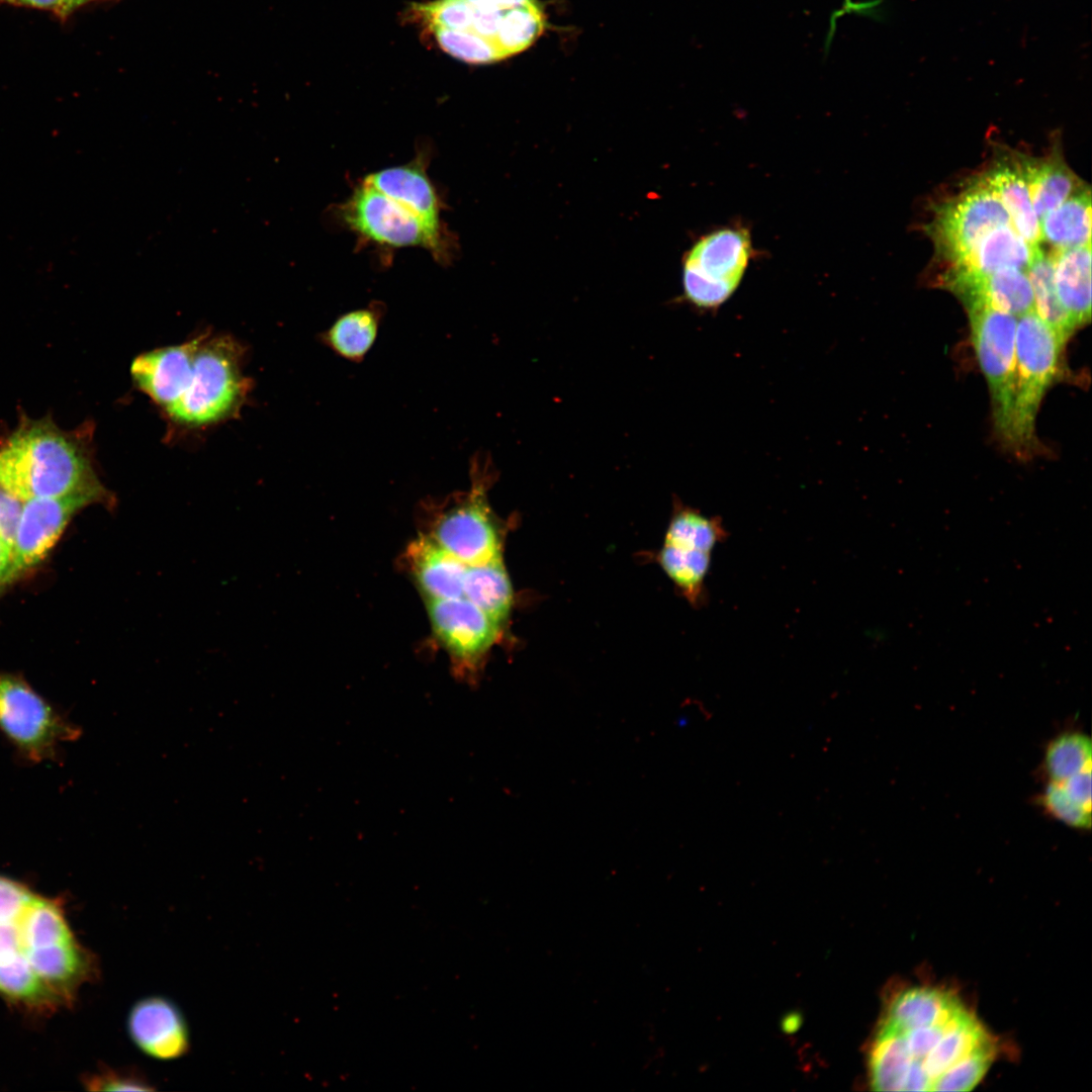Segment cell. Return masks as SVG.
<instances>
[{"label":"cell","mask_w":1092,"mask_h":1092,"mask_svg":"<svg viewBox=\"0 0 1092 1092\" xmlns=\"http://www.w3.org/2000/svg\"><path fill=\"white\" fill-rule=\"evenodd\" d=\"M995 1041L956 995L912 987L890 1003L869 1052L877 1091H970L986 1075Z\"/></svg>","instance_id":"cell-1"},{"label":"cell","mask_w":1092,"mask_h":1092,"mask_svg":"<svg viewBox=\"0 0 1092 1092\" xmlns=\"http://www.w3.org/2000/svg\"><path fill=\"white\" fill-rule=\"evenodd\" d=\"M91 431L23 415L0 444V487L22 502L104 489L93 466Z\"/></svg>","instance_id":"cell-2"},{"label":"cell","mask_w":1092,"mask_h":1092,"mask_svg":"<svg viewBox=\"0 0 1092 1092\" xmlns=\"http://www.w3.org/2000/svg\"><path fill=\"white\" fill-rule=\"evenodd\" d=\"M65 933L55 901L0 876V993L31 1005L56 1003L41 974Z\"/></svg>","instance_id":"cell-3"},{"label":"cell","mask_w":1092,"mask_h":1092,"mask_svg":"<svg viewBox=\"0 0 1092 1092\" xmlns=\"http://www.w3.org/2000/svg\"><path fill=\"white\" fill-rule=\"evenodd\" d=\"M242 347L228 336L192 339L178 380L176 400L166 413L180 424L203 426L234 414L248 389Z\"/></svg>","instance_id":"cell-4"},{"label":"cell","mask_w":1092,"mask_h":1092,"mask_svg":"<svg viewBox=\"0 0 1092 1092\" xmlns=\"http://www.w3.org/2000/svg\"><path fill=\"white\" fill-rule=\"evenodd\" d=\"M1064 344L1034 310L1017 317L1015 392L1009 446L1026 454L1035 444V420L1059 369Z\"/></svg>","instance_id":"cell-5"},{"label":"cell","mask_w":1092,"mask_h":1092,"mask_svg":"<svg viewBox=\"0 0 1092 1092\" xmlns=\"http://www.w3.org/2000/svg\"><path fill=\"white\" fill-rule=\"evenodd\" d=\"M753 248L743 226H724L699 239L684 259L682 287L686 299L702 309H716L739 286Z\"/></svg>","instance_id":"cell-6"},{"label":"cell","mask_w":1092,"mask_h":1092,"mask_svg":"<svg viewBox=\"0 0 1092 1092\" xmlns=\"http://www.w3.org/2000/svg\"><path fill=\"white\" fill-rule=\"evenodd\" d=\"M0 732L32 762L54 758L61 744L81 733L25 680L8 673H0Z\"/></svg>","instance_id":"cell-7"},{"label":"cell","mask_w":1092,"mask_h":1092,"mask_svg":"<svg viewBox=\"0 0 1092 1092\" xmlns=\"http://www.w3.org/2000/svg\"><path fill=\"white\" fill-rule=\"evenodd\" d=\"M488 461L476 456L471 465V488L442 511L429 537L466 565L502 558V538L486 499Z\"/></svg>","instance_id":"cell-8"},{"label":"cell","mask_w":1092,"mask_h":1092,"mask_svg":"<svg viewBox=\"0 0 1092 1092\" xmlns=\"http://www.w3.org/2000/svg\"><path fill=\"white\" fill-rule=\"evenodd\" d=\"M972 343L986 377L995 429L1009 446L1015 392V337L1017 317L989 307L967 309Z\"/></svg>","instance_id":"cell-9"},{"label":"cell","mask_w":1092,"mask_h":1092,"mask_svg":"<svg viewBox=\"0 0 1092 1092\" xmlns=\"http://www.w3.org/2000/svg\"><path fill=\"white\" fill-rule=\"evenodd\" d=\"M340 215L356 234L389 247H421L446 257L441 228L434 226L373 186L362 182L341 205Z\"/></svg>","instance_id":"cell-10"},{"label":"cell","mask_w":1092,"mask_h":1092,"mask_svg":"<svg viewBox=\"0 0 1092 1092\" xmlns=\"http://www.w3.org/2000/svg\"><path fill=\"white\" fill-rule=\"evenodd\" d=\"M426 602L433 634L448 653L454 673L475 682L502 627L464 597Z\"/></svg>","instance_id":"cell-11"},{"label":"cell","mask_w":1092,"mask_h":1092,"mask_svg":"<svg viewBox=\"0 0 1092 1092\" xmlns=\"http://www.w3.org/2000/svg\"><path fill=\"white\" fill-rule=\"evenodd\" d=\"M107 502L112 499L106 488L24 502L2 585L13 581L43 559L76 513L92 504Z\"/></svg>","instance_id":"cell-12"},{"label":"cell","mask_w":1092,"mask_h":1092,"mask_svg":"<svg viewBox=\"0 0 1092 1092\" xmlns=\"http://www.w3.org/2000/svg\"><path fill=\"white\" fill-rule=\"evenodd\" d=\"M1006 224H1012L1009 214L977 178L967 189L937 207L929 234L937 252L951 264L990 231Z\"/></svg>","instance_id":"cell-13"},{"label":"cell","mask_w":1092,"mask_h":1092,"mask_svg":"<svg viewBox=\"0 0 1092 1092\" xmlns=\"http://www.w3.org/2000/svg\"><path fill=\"white\" fill-rule=\"evenodd\" d=\"M126 1027L132 1043L155 1060H176L190 1049L186 1019L166 997L149 996L135 1002L129 1010Z\"/></svg>","instance_id":"cell-14"},{"label":"cell","mask_w":1092,"mask_h":1092,"mask_svg":"<svg viewBox=\"0 0 1092 1092\" xmlns=\"http://www.w3.org/2000/svg\"><path fill=\"white\" fill-rule=\"evenodd\" d=\"M941 283L966 309L989 306L1016 317L1034 310L1031 284L1023 270L1002 269L989 274L945 271Z\"/></svg>","instance_id":"cell-15"},{"label":"cell","mask_w":1092,"mask_h":1092,"mask_svg":"<svg viewBox=\"0 0 1092 1092\" xmlns=\"http://www.w3.org/2000/svg\"><path fill=\"white\" fill-rule=\"evenodd\" d=\"M405 565L426 601L464 597L467 566L428 535L413 540L404 552Z\"/></svg>","instance_id":"cell-16"},{"label":"cell","mask_w":1092,"mask_h":1092,"mask_svg":"<svg viewBox=\"0 0 1092 1092\" xmlns=\"http://www.w3.org/2000/svg\"><path fill=\"white\" fill-rule=\"evenodd\" d=\"M1039 246L1020 236L1012 224L1000 225L976 242L946 271L989 274L1002 269L1027 271Z\"/></svg>","instance_id":"cell-17"},{"label":"cell","mask_w":1092,"mask_h":1092,"mask_svg":"<svg viewBox=\"0 0 1092 1092\" xmlns=\"http://www.w3.org/2000/svg\"><path fill=\"white\" fill-rule=\"evenodd\" d=\"M979 179L1001 202L1016 232L1031 245L1039 246L1038 218L1031 203L1020 155L995 161Z\"/></svg>","instance_id":"cell-18"},{"label":"cell","mask_w":1092,"mask_h":1092,"mask_svg":"<svg viewBox=\"0 0 1092 1092\" xmlns=\"http://www.w3.org/2000/svg\"><path fill=\"white\" fill-rule=\"evenodd\" d=\"M367 184L396 201L426 222L441 228L440 201L422 158L368 175Z\"/></svg>","instance_id":"cell-19"},{"label":"cell","mask_w":1092,"mask_h":1092,"mask_svg":"<svg viewBox=\"0 0 1092 1092\" xmlns=\"http://www.w3.org/2000/svg\"><path fill=\"white\" fill-rule=\"evenodd\" d=\"M1058 297L1076 330L1091 317V244L1051 254Z\"/></svg>","instance_id":"cell-20"},{"label":"cell","mask_w":1092,"mask_h":1092,"mask_svg":"<svg viewBox=\"0 0 1092 1092\" xmlns=\"http://www.w3.org/2000/svg\"><path fill=\"white\" fill-rule=\"evenodd\" d=\"M1020 161L1038 220L1084 186L1058 151L1042 159L1020 155Z\"/></svg>","instance_id":"cell-21"},{"label":"cell","mask_w":1092,"mask_h":1092,"mask_svg":"<svg viewBox=\"0 0 1092 1092\" xmlns=\"http://www.w3.org/2000/svg\"><path fill=\"white\" fill-rule=\"evenodd\" d=\"M1040 239L1054 250L1091 244V192L1083 186L1038 220Z\"/></svg>","instance_id":"cell-22"},{"label":"cell","mask_w":1092,"mask_h":1092,"mask_svg":"<svg viewBox=\"0 0 1092 1092\" xmlns=\"http://www.w3.org/2000/svg\"><path fill=\"white\" fill-rule=\"evenodd\" d=\"M382 316L380 304L348 311L321 334V341L339 357L360 362L377 339Z\"/></svg>","instance_id":"cell-23"},{"label":"cell","mask_w":1092,"mask_h":1092,"mask_svg":"<svg viewBox=\"0 0 1092 1092\" xmlns=\"http://www.w3.org/2000/svg\"><path fill=\"white\" fill-rule=\"evenodd\" d=\"M464 598L481 609L498 626H503L509 617L513 601V589L503 557L467 566Z\"/></svg>","instance_id":"cell-24"},{"label":"cell","mask_w":1092,"mask_h":1092,"mask_svg":"<svg viewBox=\"0 0 1092 1092\" xmlns=\"http://www.w3.org/2000/svg\"><path fill=\"white\" fill-rule=\"evenodd\" d=\"M1026 273L1032 288L1035 313L1065 345L1076 328L1058 297L1051 254L1039 249Z\"/></svg>","instance_id":"cell-25"},{"label":"cell","mask_w":1092,"mask_h":1092,"mask_svg":"<svg viewBox=\"0 0 1092 1092\" xmlns=\"http://www.w3.org/2000/svg\"><path fill=\"white\" fill-rule=\"evenodd\" d=\"M712 553L663 544L659 561L664 572L694 606L706 601L705 580Z\"/></svg>","instance_id":"cell-26"},{"label":"cell","mask_w":1092,"mask_h":1092,"mask_svg":"<svg viewBox=\"0 0 1092 1092\" xmlns=\"http://www.w3.org/2000/svg\"><path fill=\"white\" fill-rule=\"evenodd\" d=\"M728 535L721 518L708 517L692 508L680 507L668 525L664 543L712 553Z\"/></svg>","instance_id":"cell-27"},{"label":"cell","mask_w":1092,"mask_h":1092,"mask_svg":"<svg viewBox=\"0 0 1092 1092\" xmlns=\"http://www.w3.org/2000/svg\"><path fill=\"white\" fill-rule=\"evenodd\" d=\"M545 26L543 11L536 0L507 9L493 43L502 58L519 54L541 35Z\"/></svg>","instance_id":"cell-28"},{"label":"cell","mask_w":1092,"mask_h":1092,"mask_svg":"<svg viewBox=\"0 0 1092 1092\" xmlns=\"http://www.w3.org/2000/svg\"><path fill=\"white\" fill-rule=\"evenodd\" d=\"M1090 738L1079 732H1069L1055 738L1048 746L1044 767L1051 782L1062 783L1072 776L1092 767Z\"/></svg>","instance_id":"cell-29"},{"label":"cell","mask_w":1092,"mask_h":1092,"mask_svg":"<svg viewBox=\"0 0 1092 1092\" xmlns=\"http://www.w3.org/2000/svg\"><path fill=\"white\" fill-rule=\"evenodd\" d=\"M439 46L447 54L463 62L475 65L491 64L502 60L495 44L470 30L446 28L431 29Z\"/></svg>","instance_id":"cell-30"},{"label":"cell","mask_w":1092,"mask_h":1092,"mask_svg":"<svg viewBox=\"0 0 1092 1092\" xmlns=\"http://www.w3.org/2000/svg\"><path fill=\"white\" fill-rule=\"evenodd\" d=\"M414 10L431 29L469 30L472 24L473 7L466 0H436L416 4Z\"/></svg>","instance_id":"cell-31"},{"label":"cell","mask_w":1092,"mask_h":1092,"mask_svg":"<svg viewBox=\"0 0 1092 1092\" xmlns=\"http://www.w3.org/2000/svg\"><path fill=\"white\" fill-rule=\"evenodd\" d=\"M1041 803L1053 817L1071 827H1091V811L1073 801L1058 783L1049 784L1041 796Z\"/></svg>","instance_id":"cell-32"},{"label":"cell","mask_w":1092,"mask_h":1092,"mask_svg":"<svg viewBox=\"0 0 1092 1092\" xmlns=\"http://www.w3.org/2000/svg\"><path fill=\"white\" fill-rule=\"evenodd\" d=\"M92 1090L110 1091H153L155 1087L136 1068L106 1070L95 1075L89 1081Z\"/></svg>","instance_id":"cell-33"},{"label":"cell","mask_w":1092,"mask_h":1092,"mask_svg":"<svg viewBox=\"0 0 1092 1092\" xmlns=\"http://www.w3.org/2000/svg\"><path fill=\"white\" fill-rule=\"evenodd\" d=\"M23 503L0 487V543L11 556Z\"/></svg>","instance_id":"cell-34"},{"label":"cell","mask_w":1092,"mask_h":1092,"mask_svg":"<svg viewBox=\"0 0 1092 1092\" xmlns=\"http://www.w3.org/2000/svg\"><path fill=\"white\" fill-rule=\"evenodd\" d=\"M470 31L493 42L506 10L486 6H473Z\"/></svg>","instance_id":"cell-35"},{"label":"cell","mask_w":1092,"mask_h":1092,"mask_svg":"<svg viewBox=\"0 0 1092 1092\" xmlns=\"http://www.w3.org/2000/svg\"><path fill=\"white\" fill-rule=\"evenodd\" d=\"M1091 768H1086L1062 783L1067 795L1076 803L1091 811ZM1054 783V782H1053Z\"/></svg>","instance_id":"cell-36"},{"label":"cell","mask_w":1092,"mask_h":1092,"mask_svg":"<svg viewBox=\"0 0 1092 1092\" xmlns=\"http://www.w3.org/2000/svg\"><path fill=\"white\" fill-rule=\"evenodd\" d=\"M7 3L22 5L27 7H33L38 9H47L58 12L62 15L63 0H1Z\"/></svg>","instance_id":"cell-37"},{"label":"cell","mask_w":1092,"mask_h":1092,"mask_svg":"<svg viewBox=\"0 0 1092 1092\" xmlns=\"http://www.w3.org/2000/svg\"><path fill=\"white\" fill-rule=\"evenodd\" d=\"M473 6H486L507 10L513 7L524 5L531 0H466Z\"/></svg>","instance_id":"cell-38"},{"label":"cell","mask_w":1092,"mask_h":1092,"mask_svg":"<svg viewBox=\"0 0 1092 1092\" xmlns=\"http://www.w3.org/2000/svg\"><path fill=\"white\" fill-rule=\"evenodd\" d=\"M10 560L11 553L8 552L0 543V586L2 585L3 578L10 564Z\"/></svg>","instance_id":"cell-39"},{"label":"cell","mask_w":1092,"mask_h":1092,"mask_svg":"<svg viewBox=\"0 0 1092 1092\" xmlns=\"http://www.w3.org/2000/svg\"><path fill=\"white\" fill-rule=\"evenodd\" d=\"M87 1L89 0H63L62 15L68 14L73 9L77 8L78 6L82 5Z\"/></svg>","instance_id":"cell-40"}]
</instances>
